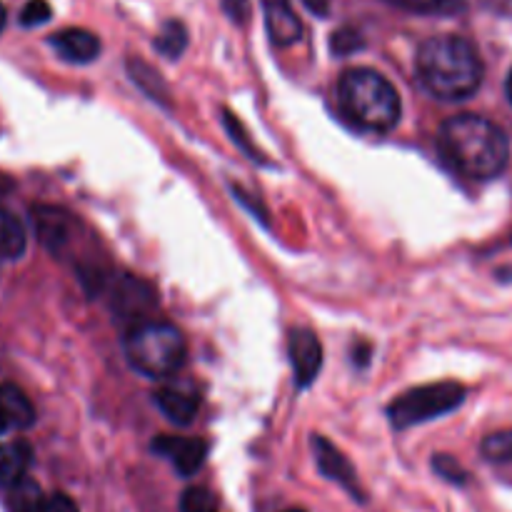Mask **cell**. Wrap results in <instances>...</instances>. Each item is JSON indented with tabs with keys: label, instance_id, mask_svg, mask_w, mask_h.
Masks as SVG:
<instances>
[{
	"label": "cell",
	"instance_id": "277c9868",
	"mask_svg": "<svg viewBox=\"0 0 512 512\" xmlns=\"http://www.w3.org/2000/svg\"><path fill=\"white\" fill-rule=\"evenodd\" d=\"M125 358L130 368L148 378H168L178 373L188 358V343L175 325L150 323L135 325L125 333Z\"/></svg>",
	"mask_w": 512,
	"mask_h": 512
},
{
	"label": "cell",
	"instance_id": "ac0fdd59",
	"mask_svg": "<svg viewBox=\"0 0 512 512\" xmlns=\"http://www.w3.org/2000/svg\"><path fill=\"white\" fill-rule=\"evenodd\" d=\"M128 73H130V78H133V83L138 85V88L143 90L145 95H150L155 103H163V105L170 103V100H168L170 98L168 85H165V80L160 78L158 70L150 68L145 60H130Z\"/></svg>",
	"mask_w": 512,
	"mask_h": 512
},
{
	"label": "cell",
	"instance_id": "5b68a950",
	"mask_svg": "<svg viewBox=\"0 0 512 512\" xmlns=\"http://www.w3.org/2000/svg\"><path fill=\"white\" fill-rule=\"evenodd\" d=\"M463 400L465 388L463 385L453 383V380L420 385V388L408 390V393H403L400 398H395L393 403H390V423L400 430L413 428V425L428 423V420L443 418V415L453 413L455 408L463 405Z\"/></svg>",
	"mask_w": 512,
	"mask_h": 512
},
{
	"label": "cell",
	"instance_id": "44dd1931",
	"mask_svg": "<svg viewBox=\"0 0 512 512\" xmlns=\"http://www.w3.org/2000/svg\"><path fill=\"white\" fill-rule=\"evenodd\" d=\"M483 455L490 463H508L512 460V430H498L483 440Z\"/></svg>",
	"mask_w": 512,
	"mask_h": 512
},
{
	"label": "cell",
	"instance_id": "603a6c76",
	"mask_svg": "<svg viewBox=\"0 0 512 512\" xmlns=\"http://www.w3.org/2000/svg\"><path fill=\"white\" fill-rule=\"evenodd\" d=\"M53 18V10H50L48 0H28L20 10V25L23 28H38V25L48 23Z\"/></svg>",
	"mask_w": 512,
	"mask_h": 512
},
{
	"label": "cell",
	"instance_id": "4316f807",
	"mask_svg": "<svg viewBox=\"0 0 512 512\" xmlns=\"http://www.w3.org/2000/svg\"><path fill=\"white\" fill-rule=\"evenodd\" d=\"M223 10L233 23L243 25L250 18V0H223Z\"/></svg>",
	"mask_w": 512,
	"mask_h": 512
},
{
	"label": "cell",
	"instance_id": "ba28073f",
	"mask_svg": "<svg viewBox=\"0 0 512 512\" xmlns=\"http://www.w3.org/2000/svg\"><path fill=\"white\" fill-rule=\"evenodd\" d=\"M30 215H33V225L40 243H43L50 253H63L70 245V240H73V215L65 213L63 208H55V205H35V208L30 210Z\"/></svg>",
	"mask_w": 512,
	"mask_h": 512
},
{
	"label": "cell",
	"instance_id": "4dcf8cb0",
	"mask_svg": "<svg viewBox=\"0 0 512 512\" xmlns=\"http://www.w3.org/2000/svg\"><path fill=\"white\" fill-rule=\"evenodd\" d=\"M505 93H508V100H510V105H512V70H510V75H508V83H505Z\"/></svg>",
	"mask_w": 512,
	"mask_h": 512
},
{
	"label": "cell",
	"instance_id": "8fae6325",
	"mask_svg": "<svg viewBox=\"0 0 512 512\" xmlns=\"http://www.w3.org/2000/svg\"><path fill=\"white\" fill-rule=\"evenodd\" d=\"M55 53L68 63H93L100 55L98 35L85 28H65L50 35L48 40Z\"/></svg>",
	"mask_w": 512,
	"mask_h": 512
},
{
	"label": "cell",
	"instance_id": "3957f363",
	"mask_svg": "<svg viewBox=\"0 0 512 512\" xmlns=\"http://www.w3.org/2000/svg\"><path fill=\"white\" fill-rule=\"evenodd\" d=\"M338 105L345 118L368 133H388L400 120V95L373 68L345 70L338 83Z\"/></svg>",
	"mask_w": 512,
	"mask_h": 512
},
{
	"label": "cell",
	"instance_id": "7c38bea8",
	"mask_svg": "<svg viewBox=\"0 0 512 512\" xmlns=\"http://www.w3.org/2000/svg\"><path fill=\"white\" fill-rule=\"evenodd\" d=\"M265 5V28L275 45H293L303 35V23L293 10L290 0H263Z\"/></svg>",
	"mask_w": 512,
	"mask_h": 512
},
{
	"label": "cell",
	"instance_id": "ffe728a7",
	"mask_svg": "<svg viewBox=\"0 0 512 512\" xmlns=\"http://www.w3.org/2000/svg\"><path fill=\"white\" fill-rule=\"evenodd\" d=\"M185 48H188V30H185V25L180 23V20H168V23H163L158 38H155V50H158L163 58L178 60L180 55L185 53Z\"/></svg>",
	"mask_w": 512,
	"mask_h": 512
},
{
	"label": "cell",
	"instance_id": "4fadbf2b",
	"mask_svg": "<svg viewBox=\"0 0 512 512\" xmlns=\"http://www.w3.org/2000/svg\"><path fill=\"white\" fill-rule=\"evenodd\" d=\"M155 405H158L160 413L175 425H190L193 418L198 415L200 400L195 395L185 393V390L178 388H163L153 395Z\"/></svg>",
	"mask_w": 512,
	"mask_h": 512
},
{
	"label": "cell",
	"instance_id": "6da1fadb",
	"mask_svg": "<svg viewBox=\"0 0 512 512\" xmlns=\"http://www.w3.org/2000/svg\"><path fill=\"white\" fill-rule=\"evenodd\" d=\"M440 148L458 173L473 180H493L508 168V135L493 120L463 113L445 120Z\"/></svg>",
	"mask_w": 512,
	"mask_h": 512
},
{
	"label": "cell",
	"instance_id": "d6a6232c",
	"mask_svg": "<svg viewBox=\"0 0 512 512\" xmlns=\"http://www.w3.org/2000/svg\"><path fill=\"white\" fill-rule=\"evenodd\" d=\"M285 512H305V510H298V508H295V510H285Z\"/></svg>",
	"mask_w": 512,
	"mask_h": 512
},
{
	"label": "cell",
	"instance_id": "1f68e13d",
	"mask_svg": "<svg viewBox=\"0 0 512 512\" xmlns=\"http://www.w3.org/2000/svg\"><path fill=\"white\" fill-rule=\"evenodd\" d=\"M3 28H5V8L3 3H0V33H3Z\"/></svg>",
	"mask_w": 512,
	"mask_h": 512
},
{
	"label": "cell",
	"instance_id": "f1b7e54d",
	"mask_svg": "<svg viewBox=\"0 0 512 512\" xmlns=\"http://www.w3.org/2000/svg\"><path fill=\"white\" fill-rule=\"evenodd\" d=\"M305 5H308L313 13H320V15L328 13V0H305Z\"/></svg>",
	"mask_w": 512,
	"mask_h": 512
},
{
	"label": "cell",
	"instance_id": "8992f818",
	"mask_svg": "<svg viewBox=\"0 0 512 512\" xmlns=\"http://www.w3.org/2000/svg\"><path fill=\"white\" fill-rule=\"evenodd\" d=\"M158 308V293L153 285L145 280L133 278V275H120L110 285V310L118 320L125 325L135 328V325L150 323V315Z\"/></svg>",
	"mask_w": 512,
	"mask_h": 512
},
{
	"label": "cell",
	"instance_id": "52a82bcc",
	"mask_svg": "<svg viewBox=\"0 0 512 512\" xmlns=\"http://www.w3.org/2000/svg\"><path fill=\"white\" fill-rule=\"evenodd\" d=\"M288 355L290 365H293L295 385L310 388L318 378L320 368H323V345H320L318 335L308 328L293 330L288 340Z\"/></svg>",
	"mask_w": 512,
	"mask_h": 512
},
{
	"label": "cell",
	"instance_id": "2e32d148",
	"mask_svg": "<svg viewBox=\"0 0 512 512\" xmlns=\"http://www.w3.org/2000/svg\"><path fill=\"white\" fill-rule=\"evenodd\" d=\"M45 508H48V500L35 480L23 478L18 485L8 488V495H5L8 512H45Z\"/></svg>",
	"mask_w": 512,
	"mask_h": 512
},
{
	"label": "cell",
	"instance_id": "484cf974",
	"mask_svg": "<svg viewBox=\"0 0 512 512\" xmlns=\"http://www.w3.org/2000/svg\"><path fill=\"white\" fill-rule=\"evenodd\" d=\"M330 45H333V53L348 55V53H355V50L363 45V40H360V33H355V30L343 28L333 35Z\"/></svg>",
	"mask_w": 512,
	"mask_h": 512
},
{
	"label": "cell",
	"instance_id": "f546056e",
	"mask_svg": "<svg viewBox=\"0 0 512 512\" xmlns=\"http://www.w3.org/2000/svg\"><path fill=\"white\" fill-rule=\"evenodd\" d=\"M8 428H10L8 418H5V415H3V410H0V435H3L5 430H8Z\"/></svg>",
	"mask_w": 512,
	"mask_h": 512
},
{
	"label": "cell",
	"instance_id": "83f0119b",
	"mask_svg": "<svg viewBox=\"0 0 512 512\" xmlns=\"http://www.w3.org/2000/svg\"><path fill=\"white\" fill-rule=\"evenodd\" d=\"M45 512H78V508H75V503L68 498V495L58 493L48 500V508H45Z\"/></svg>",
	"mask_w": 512,
	"mask_h": 512
},
{
	"label": "cell",
	"instance_id": "7a4b0ae2",
	"mask_svg": "<svg viewBox=\"0 0 512 512\" xmlns=\"http://www.w3.org/2000/svg\"><path fill=\"white\" fill-rule=\"evenodd\" d=\"M420 83L440 100H465L483 83V58L463 35H433L415 58Z\"/></svg>",
	"mask_w": 512,
	"mask_h": 512
},
{
	"label": "cell",
	"instance_id": "5bb4252c",
	"mask_svg": "<svg viewBox=\"0 0 512 512\" xmlns=\"http://www.w3.org/2000/svg\"><path fill=\"white\" fill-rule=\"evenodd\" d=\"M30 460H33V450L23 440L0 445V488L8 490L18 485L28 473Z\"/></svg>",
	"mask_w": 512,
	"mask_h": 512
},
{
	"label": "cell",
	"instance_id": "7402d4cb",
	"mask_svg": "<svg viewBox=\"0 0 512 512\" xmlns=\"http://www.w3.org/2000/svg\"><path fill=\"white\" fill-rule=\"evenodd\" d=\"M180 512H218V500L208 488H188L180 498Z\"/></svg>",
	"mask_w": 512,
	"mask_h": 512
},
{
	"label": "cell",
	"instance_id": "9a60e30c",
	"mask_svg": "<svg viewBox=\"0 0 512 512\" xmlns=\"http://www.w3.org/2000/svg\"><path fill=\"white\" fill-rule=\"evenodd\" d=\"M0 410L8 418L10 428H30L35 423V410L28 395L18 385H0Z\"/></svg>",
	"mask_w": 512,
	"mask_h": 512
},
{
	"label": "cell",
	"instance_id": "cb8c5ba5",
	"mask_svg": "<svg viewBox=\"0 0 512 512\" xmlns=\"http://www.w3.org/2000/svg\"><path fill=\"white\" fill-rule=\"evenodd\" d=\"M225 128H228V133L233 135V143L238 145V148L243 150V153H248L250 158L258 160V163H260V160H263V158H260L258 150L253 148V143H250V140H248V133H245L243 123H240V120L235 118L233 113H228V110H225Z\"/></svg>",
	"mask_w": 512,
	"mask_h": 512
},
{
	"label": "cell",
	"instance_id": "e0dca14e",
	"mask_svg": "<svg viewBox=\"0 0 512 512\" xmlns=\"http://www.w3.org/2000/svg\"><path fill=\"white\" fill-rule=\"evenodd\" d=\"M25 228L13 213L0 208V258L18 260L25 253Z\"/></svg>",
	"mask_w": 512,
	"mask_h": 512
},
{
	"label": "cell",
	"instance_id": "d4e9b609",
	"mask_svg": "<svg viewBox=\"0 0 512 512\" xmlns=\"http://www.w3.org/2000/svg\"><path fill=\"white\" fill-rule=\"evenodd\" d=\"M433 468L440 478L450 480V483H455V485H463L465 480H468V473H465V470L460 468L458 460L450 458V455H435Z\"/></svg>",
	"mask_w": 512,
	"mask_h": 512
},
{
	"label": "cell",
	"instance_id": "9c48e42d",
	"mask_svg": "<svg viewBox=\"0 0 512 512\" xmlns=\"http://www.w3.org/2000/svg\"><path fill=\"white\" fill-rule=\"evenodd\" d=\"M153 450L175 465L180 475H195L205 465L210 445L200 438H175V435H160L153 440Z\"/></svg>",
	"mask_w": 512,
	"mask_h": 512
},
{
	"label": "cell",
	"instance_id": "d6986e66",
	"mask_svg": "<svg viewBox=\"0 0 512 512\" xmlns=\"http://www.w3.org/2000/svg\"><path fill=\"white\" fill-rule=\"evenodd\" d=\"M385 3L415 15H458L468 8V0H385Z\"/></svg>",
	"mask_w": 512,
	"mask_h": 512
},
{
	"label": "cell",
	"instance_id": "30bf717a",
	"mask_svg": "<svg viewBox=\"0 0 512 512\" xmlns=\"http://www.w3.org/2000/svg\"><path fill=\"white\" fill-rule=\"evenodd\" d=\"M313 450H315V463H318L320 473H323L325 478L335 480L338 485H343L355 500H363V490H360L358 475H355L350 460L345 458L333 443H328L323 435H313Z\"/></svg>",
	"mask_w": 512,
	"mask_h": 512
}]
</instances>
